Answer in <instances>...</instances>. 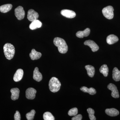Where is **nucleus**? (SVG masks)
Returning a JSON list of instances; mask_svg holds the SVG:
<instances>
[{"mask_svg":"<svg viewBox=\"0 0 120 120\" xmlns=\"http://www.w3.org/2000/svg\"><path fill=\"white\" fill-rule=\"evenodd\" d=\"M53 43L55 45L58 47V51L60 53L64 54L68 52V45L63 39L58 37L55 38L53 40Z\"/></svg>","mask_w":120,"mask_h":120,"instance_id":"1","label":"nucleus"},{"mask_svg":"<svg viewBox=\"0 0 120 120\" xmlns=\"http://www.w3.org/2000/svg\"><path fill=\"white\" fill-rule=\"evenodd\" d=\"M4 52L8 60H11L15 55V50L14 46L11 43H7L4 46Z\"/></svg>","mask_w":120,"mask_h":120,"instance_id":"2","label":"nucleus"},{"mask_svg":"<svg viewBox=\"0 0 120 120\" xmlns=\"http://www.w3.org/2000/svg\"><path fill=\"white\" fill-rule=\"evenodd\" d=\"M61 84L58 79L52 77L50 79L49 83V90L52 92H56L60 90Z\"/></svg>","mask_w":120,"mask_h":120,"instance_id":"3","label":"nucleus"},{"mask_svg":"<svg viewBox=\"0 0 120 120\" xmlns=\"http://www.w3.org/2000/svg\"><path fill=\"white\" fill-rule=\"evenodd\" d=\"M113 8L112 6H108L103 9L102 13L103 15L106 19H111L113 17Z\"/></svg>","mask_w":120,"mask_h":120,"instance_id":"4","label":"nucleus"},{"mask_svg":"<svg viewBox=\"0 0 120 120\" xmlns=\"http://www.w3.org/2000/svg\"><path fill=\"white\" fill-rule=\"evenodd\" d=\"M15 15L17 19L21 20L23 19L25 16V11L22 6H19L15 9Z\"/></svg>","mask_w":120,"mask_h":120,"instance_id":"5","label":"nucleus"},{"mask_svg":"<svg viewBox=\"0 0 120 120\" xmlns=\"http://www.w3.org/2000/svg\"><path fill=\"white\" fill-rule=\"evenodd\" d=\"M107 88L112 91V97L114 98H118L120 97L119 92L116 86L112 83H110L107 86Z\"/></svg>","mask_w":120,"mask_h":120,"instance_id":"6","label":"nucleus"},{"mask_svg":"<svg viewBox=\"0 0 120 120\" xmlns=\"http://www.w3.org/2000/svg\"><path fill=\"white\" fill-rule=\"evenodd\" d=\"M38 13L33 9H30L28 11L27 18L30 22H32L34 20H37L38 19Z\"/></svg>","mask_w":120,"mask_h":120,"instance_id":"7","label":"nucleus"},{"mask_svg":"<svg viewBox=\"0 0 120 120\" xmlns=\"http://www.w3.org/2000/svg\"><path fill=\"white\" fill-rule=\"evenodd\" d=\"M84 45L89 46L91 49L92 52H97L99 49L98 46L94 41L87 40L84 42Z\"/></svg>","mask_w":120,"mask_h":120,"instance_id":"8","label":"nucleus"},{"mask_svg":"<svg viewBox=\"0 0 120 120\" xmlns=\"http://www.w3.org/2000/svg\"><path fill=\"white\" fill-rule=\"evenodd\" d=\"M61 14L64 17L72 19L76 16V13L74 11L68 9H64L61 11Z\"/></svg>","mask_w":120,"mask_h":120,"instance_id":"9","label":"nucleus"},{"mask_svg":"<svg viewBox=\"0 0 120 120\" xmlns=\"http://www.w3.org/2000/svg\"><path fill=\"white\" fill-rule=\"evenodd\" d=\"M37 90L33 88H29L26 91V97L29 99H33L35 97Z\"/></svg>","mask_w":120,"mask_h":120,"instance_id":"10","label":"nucleus"},{"mask_svg":"<svg viewBox=\"0 0 120 120\" xmlns=\"http://www.w3.org/2000/svg\"><path fill=\"white\" fill-rule=\"evenodd\" d=\"M23 75V70L21 69H19L14 75L13 80L15 82H19L22 80Z\"/></svg>","mask_w":120,"mask_h":120,"instance_id":"11","label":"nucleus"},{"mask_svg":"<svg viewBox=\"0 0 120 120\" xmlns=\"http://www.w3.org/2000/svg\"><path fill=\"white\" fill-rule=\"evenodd\" d=\"M33 79L35 81L38 82H40L42 79V75L41 72H39L38 68L37 67L35 68L34 71Z\"/></svg>","mask_w":120,"mask_h":120,"instance_id":"12","label":"nucleus"},{"mask_svg":"<svg viewBox=\"0 0 120 120\" xmlns=\"http://www.w3.org/2000/svg\"><path fill=\"white\" fill-rule=\"evenodd\" d=\"M42 26L41 22L38 20H35L31 22L29 26V27L30 30H33L37 28H41Z\"/></svg>","mask_w":120,"mask_h":120,"instance_id":"13","label":"nucleus"},{"mask_svg":"<svg viewBox=\"0 0 120 120\" xmlns=\"http://www.w3.org/2000/svg\"><path fill=\"white\" fill-rule=\"evenodd\" d=\"M90 29L89 28H86L83 31H79L76 33V37L79 38H83V37H87L90 34Z\"/></svg>","mask_w":120,"mask_h":120,"instance_id":"14","label":"nucleus"},{"mask_svg":"<svg viewBox=\"0 0 120 120\" xmlns=\"http://www.w3.org/2000/svg\"><path fill=\"white\" fill-rule=\"evenodd\" d=\"M11 99L13 101L17 100L19 97L20 91L19 89L17 88H12L11 90Z\"/></svg>","mask_w":120,"mask_h":120,"instance_id":"15","label":"nucleus"},{"mask_svg":"<svg viewBox=\"0 0 120 120\" xmlns=\"http://www.w3.org/2000/svg\"><path fill=\"white\" fill-rule=\"evenodd\" d=\"M41 53L40 52H37L35 49H32L31 52L30 54V56L32 60H37L41 58Z\"/></svg>","mask_w":120,"mask_h":120,"instance_id":"16","label":"nucleus"},{"mask_svg":"<svg viewBox=\"0 0 120 120\" xmlns=\"http://www.w3.org/2000/svg\"><path fill=\"white\" fill-rule=\"evenodd\" d=\"M118 41V37L113 34L109 35L106 38L107 43L109 45H112L117 42Z\"/></svg>","mask_w":120,"mask_h":120,"instance_id":"17","label":"nucleus"},{"mask_svg":"<svg viewBox=\"0 0 120 120\" xmlns=\"http://www.w3.org/2000/svg\"><path fill=\"white\" fill-rule=\"evenodd\" d=\"M105 112L107 115L111 116H115L119 114V111L114 108L106 109L105 110Z\"/></svg>","mask_w":120,"mask_h":120,"instance_id":"18","label":"nucleus"},{"mask_svg":"<svg viewBox=\"0 0 120 120\" xmlns=\"http://www.w3.org/2000/svg\"><path fill=\"white\" fill-rule=\"evenodd\" d=\"M112 78L116 82L120 80V71L116 68H114L112 71Z\"/></svg>","mask_w":120,"mask_h":120,"instance_id":"19","label":"nucleus"},{"mask_svg":"<svg viewBox=\"0 0 120 120\" xmlns=\"http://www.w3.org/2000/svg\"><path fill=\"white\" fill-rule=\"evenodd\" d=\"M85 68L87 71L88 75L91 77H94L95 72L94 67L92 65H87L85 66Z\"/></svg>","mask_w":120,"mask_h":120,"instance_id":"20","label":"nucleus"},{"mask_svg":"<svg viewBox=\"0 0 120 120\" xmlns=\"http://www.w3.org/2000/svg\"><path fill=\"white\" fill-rule=\"evenodd\" d=\"M80 90L83 92L88 93L92 95L95 94L97 93L96 90L93 87H91L89 88L86 86H83L80 88Z\"/></svg>","mask_w":120,"mask_h":120,"instance_id":"21","label":"nucleus"},{"mask_svg":"<svg viewBox=\"0 0 120 120\" xmlns=\"http://www.w3.org/2000/svg\"><path fill=\"white\" fill-rule=\"evenodd\" d=\"M12 7V5L10 4L1 5L0 7V11L2 13H7L11 9Z\"/></svg>","mask_w":120,"mask_h":120,"instance_id":"22","label":"nucleus"},{"mask_svg":"<svg viewBox=\"0 0 120 120\" xmlns=\"http://www.w3.org/2000/svg\"><path fill=\"white\" fill-rule=\"evenodd\" d=\"M99 71L105 77H107L109 74V68L106 64L103 65L99 69Z\"/></svg>","mask_w":120,"mask_h":120,"instance_id":"23","label":"nucleus"},{"mask_svg":"<svg viewBox=\"0 0 120 120\" xmlns=\"http://www.w3.org/2000/svg\"><path fill=\"white\" fill-rule=\"evenodd\" d=\"M43 118L45 120H54V117L51 113L49 112H46L43 114Z\"/></svg>","mask_w":120,"mask_h":120,"instance_id":"24","label":"nucleus"},{"mask_svg":"<svg viewBox=\"0 0 120 120\" xmlns=\"http://www.w3.org/2000/svg\"><path fill=\"white\" fill-rule=\"evenodd\" d=\"M87 112L88 113L89 118L90 120H95L96 117L94 116L95 112L94 110L91 108H88L87 109Z\"/></svg>","mask_w":120,"mask_h":120,"instance_id":"25","label":"nucleus"},{"mask_svg":"<svg viewBox=\"0 0 120 120\" xmlns=\"http://www.w3.org/2000/svg\"><path fill=\"white\" fill-rule=\"evenodd\" d=\"M35 113V111L34 110H32L30 112L26 114V117L28 120H34Z\"/></svg>","mask_w":120,"mask_h":120,"instance_id":"26","label":"nucleus"},{"mask_svg":"<svg viewBox=\"0 0 120 120\" xmlns=\"http://www.w3.org/2000/svg\"><path fill=\"white\" fill-rule=\"evenodd\" d=\"M78 113V109L77 108H72L70 109L68 112V114L70 116H75Z\"/></svg>","mask_w":120,"mask_h":120,"instance_id":"27","label":"nucleus"},{"mask_svg":"<svg viewBox=\"0 0 120 120\" xmlns=\"http://www.w3.org/2000/svg\"><path fill=\"white\" fill-rule=\"evenodd\" d=\"M14 119L15 120H21V116H20V113L19 111H16V112L15 113L14 115Z\"/></svg>","mask_w":120,"mask_h":120,"instance_id":"28","label":"nucleus"},{"mask_svg":"<svg viewBox=\"0 0 120 120\" xmlns=\"http://www.w3.org/2000/svg\"><path fill=\"white\" fill-rule=\"evenodd\" d=\"M82 115L81 114H79L78 115H76L75 116L72 118L71 120H81L82 119Z\"/></svg>","mask_w":120,"mask_h":120,"instance_id":"29","label":"nucleus"}]
</instances>
